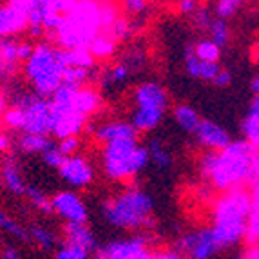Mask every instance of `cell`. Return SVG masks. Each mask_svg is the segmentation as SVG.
Masks as SVG:
<instances>
[{
    "mask_svg": "<svg viewBox=\"0 0 259 259\" xmlns=\"http://www.w3.org/2000/svg\"><path fill=\"white\" fill-rule=\"evenodd\" d=\"M255 151L245 140H232L221 151H203L198 161V172L210 189L227 192L245 189L252 182Z\"/></svg>",
    "mask_w": 259,
    "mask_h": 259,
    "instance_id": "1",
    "label": "cell"
},
{
    "mask_svg": "<svg viewBox=\"0 0 259 259\" xmlns=\"http://www.w3.org/2000/svg\"><path fill=\"white\" fill-rule=\"evenodd\" d=\"M252 214V190L234 189L221 192L212 201L210 227L221 250H229L246 239Z\"/></svg>",
    "mask_w": 259,
    "mask_h": 259,
    "instance_id": "2",
    "label": "cell"
},
{
    "mask_svg": "<svg viewBox=\"0 0 259 259\" xmlns=\"http://www.w3.org/2000/svg\"><path fill=\"white\" fill-rule=\"evenodd\" d=\"M48 100L53 116V138L56 140L78 136L87 118L95 114L100 105V95L95 89H74L64 83Z\"/></svg>",
    "mask_w": 259,
    "mask_h": 259,
    "instance_id": "3",
    "label": "cell"
},
{
    "mask_svg": "<svg viewBox=\"0 0 259 259\" xmlns=\"http://www.w3.org/2000/svg\"><path fill=\"white\" fill-rule=\"evenodd\" d=\"M102 216L118 230H138L154 227V199L140 187H125L102 203Z\"/></svg>",
    "mask_w": 259,
    "mask_h": 259,
    "instance_id": "4",
    "label": "cell"
},
{
    "mask_svg": "<svg viewBox=\"0 0 259 259\" xmlns=\"http://www.w3.org/2000/svg\"><path fill=\"white\" fill-rule=\"evenodd\" d=\"M104 6L100 0H76L53 35V44L64 49H89L93 40L104 31Z\"/></svg>",
    "mask_w": 259,
    "mask_h": 259,
    "instance_id": "5",
    "label": "cell"
},
{
    "mask_svg": "<svg viewBox=\"0 0 259 259\" xmlns=\"http://www.w3.org/2000/svg\"><path fill=\"white\" fill-rule=\"evenodd\" d=\"M27 85L40 96H49L64 83V56L62 48L53 42H38L24 62Z\"/></svg>",
    "mask_w": 259,
    "mask_h": 259,
    "instance_id": "6",
    "label": "cell"
},
{
    "mask_svg": "<svg viewBox=\"0 0 259 259\" xmlns=\"http://www.w3.org/2000/svg\"><path fill=\"white\" fill-rule=\"evenodd\" d=\"M151 163L147 145L138 136L111 140L102 145V168L112 182H129Z\"/></svg>",
    "mask_w": 259,
    "mask_h": 259,
    "instance_id": "7",
    "label": "cell"
},
{
    "mask_svg": "<svg viewBox=\"0 0 259 259\" xmlns=\"http://www.w3.org/2000/svg\"><path fill=\"white\" fill-rule=\"evenodd\" d=\"M170 100L160 82L147 80L140 83L133 93L131 123L138 133H152L163 123Z\"/></svg>",
    "mask_w": 259,
    "mask_h": 259,
    "instance_id": "8",
    "label": "cell"
},
{
    "mask_svg": "<svg viewBox=\"0 0 259 259\" xmlns=\"http://www.w3.org/2000/svg\"><path fill=\"white\" fill-rule=\"evenodd\" d=\"M174 248L183 255V259H212L223 252L210 227L183 232Z\"/></svg>",
    "mask_w": 259,
    "mask_h": 259,
    "instance_id": "9",
    "label": "cell"
},
{
    "mask_svg": "<svg viewBox=\"0 0 259 259\" xmlns=\"http://www.w3.org/2000/svg\"><path fill=\"white\" fill-rule=\"evenodd\" d=\"M145 62V51L138 46H131L125 51V55L121 56V60L116 64H112L102 76V89L105 91H116L120 87H123L131 80L134 73L143 67Z\"/></svg>",
    "mask_w": 259,
    "mask_h": 259,
    "instance_id": "10",
    "label": "cell"
},
{
    "mask_svg": "<svg viewBox=\"0 0 259 259\" xmlns=\"http://www.w3.org/2000/svg\"><path fill=\"white\" fill-rule=\"evenodd\" d=\"M93 259H156L145 236H131L100 246Z\"/></svg>",
    "mask_w": 259,
    "mask_h": 259,
    "instance_id": "11",
    "label": "cell"
},
{
    "mask_svg": "<svg viewBox=\"0 0 259 259\" xmlns=\"http://www.w3.org/2000/svg\"><path fill=\"white\" fill-rule=\"evenodd\" d=\"M29 29V2L2 0L0 2V38H15Z\"/></svg>",
    "mask_w": 259,
    "mask_h": 259,
    "instance_id": "12",
    "label": "cell"
},
{
    "mask_svg": "<svg viewBox=\"0 0 259 259\" xmlns=\"http://www.w3.org/2000/svg\"><path fill=\"white\" fill-rule=\"evenodd\" d=\"M53 214L60 218L64 223H78L83 225L89 221V208L82 196L74 190H60L51 198Z\"/></svg>",
    "mask_w": 259,
    "mask_h": 259,
    "instance_id": "13",
    "label": "cell"
},
{
    "mask_svg": "<svg viewBox=\"0 0 259 259\" xmlns=\"http://www.w3.org/2000/svg\"><path fill=\"white\" fill-rule=\"evenodd\" d=\"M58 174L73 189H85L95 182V167L85 156H69L58 168Z\"/></svg>",
    "mask_w": 259,
    "mask_h": 259,
    "instance_id": "14",
    "label": "cell"
},
{
    "mask_svg": "<svg viewBox=\"0 0 259 259\" xmlns=\"http://www.w3.org/2000/svg\"><path fill=\"white\" fill-rule=\"evenodd\" d=\"M192 138L203 151H221L232 142V136L221 123L203 118Z\"/></svg>",
    "mask_w": 259,
    "mask_h": 259,
    "instance_id": "15",
    "label": "cell"
},
{
    "mask_svg": "<svg viewBox=\"0 0 259 259\" xmlns=\"http://www.w3.org/2000/svg\"><path fill=\"white\" fill-rule=\"evenodd\" d=\"M35 46L27 42H20L17 38H0V64L4 73L9 74L17 69L18 65L27 60Z\"/></svg>",
    "mask_w": 259,
    "mask_h": 259,
    "instance_id": "16",
    "label": "cell"
},
{
    "mask_svg": "<svg viewBox=\"0 0 259 259\" xmlns=\"http://www.w3.org/2000/svg\"><path fill=\"white\" fill-rule=\"evenodd\" d=\"M183 67H185V73L189 74L190 78H194L198 82H207V83H214V80L218 78L220 71L223 69L221 64L205 62V60H201V58H198L190 46H187L185 53H183Z\"/></svg>",
    "mask_w": 259,
    "mask_h": 259,
    "instance_id": "17",
    "label": "cell"
},
{
    "mask_svg": "<svg viewBox=\"0 0 259 259\" xmlns=\"http://www.w3.org/2000/svg\"><path fill=\"white\" fill-rule=\"evenodd\" d=\"M0 180H2V185L6 187V190L11 192L13 196H18V198L26 196V190L29 183H26V180L22 176V168L15 156H6L4 160H2V165H0Z\"/></svg>",
    "mask_w": 259,
    "mask_h": 259,
    "instance_id": "18",
    "label": "cell"
},
{
    "mask_svg": "<svg viewBox=\"0 0 259 259\" xmlns=\"http://www.w3.org/2000/svg\"><path fill=\"white\" fill-rule=\"evenodd\" d=\"M241 136L255 152H259V95L252 96L250 104L246 107L245 116L241 120Z\"/></svg>",
    "mask_w": 259,
    "mask_h": 259,
    "instance_id": "19",
    "label": "cell"
},
{
    "mask_svg": "<svg viewBox=\"0 0 259 259\" xmlns=\"http://www.w3.org/2000/svg\"><path fill=\"white\" fill-rule=\"evenodd\" d=\"M138 131L134 129L133 123L125 120H107L102 121L95 127V140L98 143H107L111 140L127 138V136H138Z\"/></svg>",
    "mask_w": 259,
    "mask_h": 259,
    "instance_id": "20",
    "label": "cell"
},
{
    "mask_svg": "<svg viewBox=\"0 0 259 259\" xmlns=\"http://www.w3.org/2000/svg\"><path fill=\"white\" fill-rule=\"evenodd\" d=\"M62 239L82 246V248L89 250L91 254H95V252L98 250V243H96L95 234L87 227V223H83V225L64 223V236H62Z\"/></svg>",
    "mask_w": 259,
    "mask_h": 259,
    "instance_id": "21",
    "label": "cell"
},
{
    "mask_svg": "<svg viewBox=\"0 0 259 259\" xmlns=\"http://www.w3.org/2000/svg\"><path fill=\"white\" fill-rule=\"evenodd\" d=\"M172 116H174V121H176V125L180 127L183 133L190 134V136H194V133L198 131L199 123H201V120H203L201 114H199V112L189 104L174 105Z\"/></svg>",
    "mask_w": 259,
    "mask_h": 259,
    "instance_id": "22",
    "label": "cell"
},
{
    "mask_svg": "<svg viewBox=\"0 0 259 259\" xmlns=\"http://www.w3.org/2000/svg\"><path fill=\"white\" fill-rule=\"evenodd\" d=\"M55 143L53 136H44V134H27L20 133L17 138V147L24 154H36L42 156Z\"/></svg>",
    "mask_w": 259,
    "mask_h": 259,
    "instance_id": "23",
    "label": "cell"
},
{
    "mask_svg": "<svg viewBox=\"0 0 259 259\" xmlns=\"http://www.w3.org/2000/svg\"><path fill=\"white\" fill-rule=\"evenodd\" d=\"M27 232H29V243L38 246L40 250H44V252L56 250L58 245H60L58 236H56L51 229H48L46 225L33 223L31 227H27Z\"/></svg>",
    "mask_w": 259,
    "mask_h": 259,
    "instance_id": "24",
    "label": "cell"
},
{
    "mask_svg": "<svg viewBox=\"0 0 259 259\" xmlns=\"http://www.w3.org/2000/svg\"><path fill=\"white\" fill-rule=\"evenodd\" d=\"M147 151H149V158H151V163H154L158 168H161V170H168V168H172V165H174L172 152L168 151L167 145H165L158 136H154V138L149 140Z\"/></svg>",
    "mask_w": 259,
    "mask_h": 259,
    "instance_id": "25",
    "label": "cell"
},
{
    "mask_svg": "<svg viewBox=\"0 0 259 259\" xmlns=\"http://www.w3.org/2000/svg\"><path fill=\"white\" fill-rule=\"evenodd\" d=\"M0 230L20 243H29V232L22 223H18L4 207H0Z\"/></svg>",
    "mask_w": 259,
    "mask_h": 259,
    "instance_id": "26",
    "label": "cell"
},
{
    "mask_svg": "<svg viewBox=\"0 0 259 259\" xmlns=\"http://www.w3.org/2000/svg\"><path fill=\"white\" fill-rule=\"evenodd\" d=\"M207 36L212 40V42H216L221 49L227 48L232 40V29H230V24L227 20H221V18H212L210 24L207 27Z\"/></svg>",
    "mask_w": 259,
    "mask_h": 259,
    "instance_id": "27",
    "label": "cell"
},
{
    "mask_svg": "<svg viewBox=\"0 0 259 259\" xmlns=\"http://www.w3.org/2000/svg\"><path fill=\"white\" fill-rule=\"evenodd\" d=\"M192 51H194V55L198 56V58H201V60L205 62H216V64H220V58H221V53H223V49L218 46L216 42H212L208 36H203V38H198L192 46Z\"/></svg>",
    "mask_w": 259,
    "mask_h": 259,
    "instance_id": "28",
    "label": "cell"
},
{
    "mask_svg": "<svg viewBox=\"0 0 259 259\" xmlns=\"http://www.w3.org/2000/svg\"><path fill=\"white\" fill-rule=\"evenodd\" d=\"M243 8H245V0H214L210 11L216 18L229 22L234 17H238Z\"/></svg>",
    "mask_w": 259,
    "mask_h": 259,
    "instance_id": "29",
    "label": "cell"
},
{
    "mask_svg": "<svg viewBox=\"0 0 259 259\" xmlns=\"http://www.w3.org/2000/svg\"><path fill=\"white\" fill-rule=\"evenodd\" d=\"M246 243L259 245V187L252 189V214L246 229Z\"/></svg>",
    "mask_w": 259,
    "mask_h": 259,
    "instance_id": "30",
    "label": "cell"
},
{
    "mask_svg": "<svg viewBox=\"0 0 259 259\" xmlns=\"http://www.w3.org/2000/svg\"><path fill=\"white\" fill-rule=\"evenodd\" d=\"M24 198L29 201V205L36 208V210L44 212V214H53L51 208V198H49L42 189H38L36 185H27L26 196Z\"/></svg>",
    "mask_w": 259,
    "mask_h": 259,
    "instance_id": "31",
    "label": "cell"
},
{
    "mask_svg": "<svg viewBox=\"0 0 259 259\" xmlns=\"http://www.w3.org/2000/svg\"><path fill=\"white\" fill-rule=\"evenodd\" d=\"M114 49H116V40H112L107 33H100L89 46V53L95 58H107L114 53Z\"/></svg>",
    "mask_w": 259,
    "mask_h": 259,
    "instance_id": "32",
    "label": "cell"
},
{
    "mask_svg": "<svg viewBox=\"0 0 259 259\" xmlns=\"http://www.w3.org/2000/svg\"><path fill=\"white\" fill-rule=\"evenodd\" d=\"M91 252L74 245V243L62 239L58 248L55 250V259H91Z\"/></svg>",
    "mask_w": 259,
    "mask_h": 259,
    "instance_id": "33",
    "label": "cell"
},
{
    "mask_svg": "<svg viewBox=\"0 0 259 259\" xmlns=\"http://www.w3.org/2000/svg\"><path fill=\"white\" fill-rule=\"evenodd\" d=\"M40 160L44 161V163L48 165L49 168H55V170H58V168L62 167V163H64L67 158H65L64 154H62L60 147H58V142H56L55 138V143H53L51 147L48 149V151L44 152L42 156H40Z\"/></svg>",
    "mask_w": 259,
    "mask_h": 259,
    "instance_id": "34",
    "label": "cell"
},
{
    "mask_svg": "<svg viewBox=\"0 0 259 259\" xmlns=\"http://www.w3.org/2000/svg\"><path fill=\"white\" fill-rule=\"evenodd\" d=\"M56 142H58V147H60L62 154H64L65 158L78 154V149H80V140H78V136L62 138V140H56Z\"/></svg>",
    "mask_w": 259,
    "mask_h": 259,
    "instance_id": "35",
    "label": "cell"
},
{
    "mask_svg": "<svg viewBox=\"0 0 259 259\" xmlns=\"http://www.w3.org/2000/svg\"><path fill=\"white\" fill-rule=\"evenodd\" d=\"M125 13L129 15H143L149 8V0H120Z\"/></svg>",
    "mask_w": 259,
    "mask_h": 259,
    "instance_id": "36",
    "label": "cell"
},
{
    "mask_svg": "<svg viewBox=\"0 0 259 259\" xmlns=\"http://www.w3.org/2000/svg\"><path fill=\"white\" fill-rule=\"evenodd\" d=\"M201 8V2L199 0H180L178 2V11L182 15H187V17H192V15Z\"/></svg>",
    "mask_w": 259,
    "mask_h": 259,
    "instance_id": "37",
    "label": "cell"
},
{
    "mask_svg": "<svg viewBox=\"0 0 259 259\" xmlns=\"http://www.w3.org/2000/svg\"><path fill=\"white\" fill-rule=\"evenodd\" d=\"M230 83H232V73H230L229 69H221L220 71V74H218V78L214 80V83L212 85H216V87H220V89H225V87H229Z\"/></svg>",
    "mask_w": 259,
    "mask_h": 259,
    "instance_id": "38",
    "label": "cell"
},
{
    "mask_svg": "<svg viewBox=\"0 0 259 259\" xmlns=\"http://www.w3.org/2000/svg\"><path fill=\"white\" fill-rule=\"evenodd\" d=\"M0 259H24V255L17 246H6L0 252Z\"/></svg>",
    "mask_w": 259,
    "mask_h": 259,
    "instance_id": "39",
    "label": "cell"
},
{
    "mask_svg": "<svg viewBox=\"0 0 259 259\" xmlns=\"http://www.w3.org/2000/svg\"><path fill=\"white\" fill-rule=\"evenodd\" d=\"M156 259H183V255L176 248H168V250H158L154 252Z\"/></svg>",
    "mask_w": 259,
    "mask_h": 259,
    "instance_id": "40",
    "label": "cell"
},
{
    "mask_svg": "<svg viewBox=\"0 0 259 259\" xmlns=\"http://www.w3.org/2000/svg\"><path fill=\"white\" fill-rule=\"evenodd\" d=\"M234 259H259V245H250Z\"/></svg>",
    "mask_w": 259,
    "mask_h": 259,
    "instance_id": "41",
    "label": "cell"
},
{
    "mask_svg": "<svg viewBox=\"0 0 259 259\" xmlns=\"http://www.w3.org/2000/svg\"><path fill=\"white\" fill-rule=\"evenodd\" d=\"M252 182H254V187H259V152H255V158H254V174H252Z\"/></svg>",
    "mask_w": 259,
    "mask_h": 259,
    "instance_id": "42",
    "label": "cell"
},
{
    "mask_svg": "<svg viewBox=\"0 0 259 259\" xmlns=\"http://www.w3.org/2000/svg\"><path fill=\"white\" fill-rule=\"evenodd\" d=\"M250 91L252 95H259V71H255L254 76L250 78Z\"/></svg>",
    "mask_w": 259,
    "mask_h": 259,
    "instance_id": "43",
    "label": "cell"
},
{
    "mask_svg": "<svg viewBox=\"0 0 259 259\" xmlns=\"http://www.w3.org/2000/svg\"><path fill=\"white\" fill-rule=\"evenodd\" d=\"M8 145H9V140L6 138V134H0V152L6 151V149H8Z\"/></svg>",
    "mask_w": 259,
    "mask_h": 259,
    "instance_id": "44",
    "label": "cell"
},
{
    "mask_svg": "<svg viewBox=\"0 0 259 259\" xmlns=\"http://www.w3.org/2000/svg\"><path fill=\"white\" fill-rule=\"evenodd\" d=\"M0 2H2V0H0Z\"/></svg>",
    "mask_w": 259,
    "mask_h": 259,
    "instance_id": "45",
    "label": "cell"
}]
</instances>
